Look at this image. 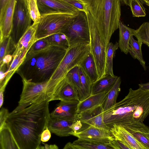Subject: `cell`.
<instances>
[{
	"label": "cell",
	"mask_w": 149,
	"mask_h": 149,
	"mask_svg": "<svg viewBox=\"0 0 149 149\" xmlns=\"http://www.w3.org/2000/svg\"><path fill=\"white\" fill-rule=\"evenodd\" d=\"M83 123L79 120H77L73 123L69 127L73 132H78L83 127Z\"/></svg>",
	"instance_id": "cell-43"
},
{
	"label": "cell",
	"mask_w": 149,
	"mask_h": 149,
	"mask_svg": "<svg viewBox=\"0 0 149 149\" xmlns=\"http://www.w3.org/2000/svg\"><path fill=\"white\" fill-rule=\"evenodd\" d=\"M58 100L62 101H80L77 91L66 76L58 85L50 101Z\"/></svg>",
	"instance_id": "cell-17"
},
{
	"label": "cell",
	"mask_w": 149,
	"mask_h": 149,
	"mask_svg": "<svg viewBox=\"0 0 149 149\" xmlns=\"http://www.w3.org/2000/svg\"><path fill=\"white\" fill-rule=\"evenodd\" d=\"M41 15L53 13H61L77 15L78 9L64 0H37Z\"/></svg>",
	"instance_id": "cell-13"
},
{
	"label": "cell",
	"mask_w": 149,
	"mask_h": 149,
	"mask_svg": "<svg viewBox=\"0 0 149 149\" xmlns=\"http://www.w3.org/2000/svg\"><path fill=\"white\" fill-rule=\"evenodd\" d=\"M91 15L106 47L119 28L121 15L119 0H82Z\"/></svg>",
	"instance_id": "cell-3"
},
{
	"label": "cell",
	"mask_w": 149,
	"mask_h": 149,
	"mask_svg": "<svg viewBox=\"0 0 149 149\" xmlns=\"http://www.w3.org/2000/svg\"><path fill=\"white\" fill-rule=\"evenodd\" d=\"M46 38L51 45L57 46L65 49L69 48L67 38L63 33L54 34L47 36Z\"/></svg>",
	"instance_id": "cell-32"
},
{
	"label": "cell",
	"mask_w": 149,
	"mask_h": 149,
	"mask_svg": "<svg viewBox=\"0 0 149 149\" xmlns=\"http://www.w3.org/2000/svg\"><path fill=\"white\" fill-rule=\"evenodd\" d=\"M123 127L149 149V127L143 122H134Z\"/></svg>",
	"instance_id": "cell-18"
},
{
	"label": "cell",
	"mask_w": 149,
	"mask_h": 149,
	"mask_svg": "<svg viewBox=\"0 0 149 149\" xmlns=\"http://www.w3.org/2000/svg\"><path fill=\"white\" fill-rule=\"evenodd\" d=\"M119 47L118 43L114 44L110 42L106 47L105 73L106 75L114 76L113 71V58L115 56L116 52Z\"/></svg>",
	"instance_id": "cell-28"
},
{
	"label": "cell",
	"mask_w": 149,
	"mask_h": 149,
	"mask_svg": "<svg viewBox=\"0 0 149 149\" xmlns=\"http://www.w3.org/2000/svg\"><path fill=\"white\" fill-rule=\"evenodd\" d=\"M118 77L106 75L97 80L92 84L91 95L103 92L107 93L114 84Z\"/></svg>",
	"instance_id": "cell-24"
},
{
	"label": "cell",
	"mask_w": 149,
	"mask_h": 149,
	"mask_svg": "<svg viewBox=\"0 0 149 149\" xmlns=\"http://www.w3.org/2000/svg\"><path fill=\"white\" fill-rule=\"evenodd\" d=\"M134 36L137 40L145 43L149 47V22L143 23L135 30Z\"/></svg>",
	"instance_id": "cell-33"
},
{
	"label": "cell",
	"mask_w": 149,
	"mask_h": 149,
	"mask_svg": "<svg viewBox=\"0 0 149 149\" xmlns=\"http://www.w3.org/2000/svg\"><path fill=\"white\" fill-rule=\"evenodd\" d=\"M149 97V91L130 88L121 101L103 112L104 121L111 129L113 126L124 127L134 122L133 116L137 107Z\"/></svg>",
	"instance_id": "cell-4"
},
{
	"label": "cell",
	"mask_w": 149,
	"mask_h": 149,
	"mask_svg": "<svg viewBox=\"0 0 149 149\" xmlns=\"http://www.w3.org/2000/svg\"><path fill=\"white\" fill-rule=\"evenodd\" d=\"M48 100L38 101L10 113L6 124L20 149H37L50 117Z\"/></svg>",
	"instance_id": "cell-1"
},
{
	"label": "cell",
	"mask_w": 149,
	"mask_h": 149,
	"mask_svg": "<svg viewBox=\"0 0 149 149\" xmlns=\"http://www.w3.org/2000/svg\"><path fill=\"white\" fill-rule=\"evenodd\" d=\"M70 135L78 139L101 143L109 145L114 139L110 130L101 129L88 126L76 132L71 131Z\"/></svg>",
	"instance_id": "cell-12"
},
{
	"label": "cell",
	"mask_w": 149,
	"mask_h": 149,
	"mask_svg": "<svg viewBox=\"0 0 149 149\" xmlns=\"http://www.w3.org/2000/svg\"><path fill=\"white\" fill-rule=\"evenodd\" d=\"M28 10L33 23L38 22L41 15L39 11L37 0H26Z\"/></svg>",
	"instance_id": "cell-35"
},
{
	"label": "cell",
	"mask_w": 149,
	"mask_h": 149,
	"mask_svg": "<svg viewBox=\"0 0 149 149\" xmlns=\"http://www.w3.org/2000/svg\"><path fill=\"white\" fill-rule=\"evenodd\" d=\"M77 15L61 13L41 15L37 24L36 41L54 34L62 33L73 22Z\"/></svg>",
	"instance_id": "cell-6"
},
{
	"label": "cell",
	"mask_w": 149,
	"mask_h": 149,
	"mask_svg": "<svg viewBox=\"0 0 149 149\" xmlns=\"http://www.w3.org/2000/svg\"><path fill=\"white\" fill-rule=\"evenodd\" d=\"M90 53L89 43L77 44L69 47L59 65L47 82L45 94L50 101L60 82L68 72Z\"/></svg>",
	"instance_id": "cell-5"
},
{
	"label": "cell",
	"mask_w": 149,
	"mask_h": 149,
	"mask_svg": "<svg viewBox=\"0 0 149 149\" xmlns=\"http://www.w3.org/2000/svg\"><path fill=\"white\" fill-rule=\"evenodd\" d=\"M79 72L81 85V91L79 95L80 102L84 100L91 95L92 84L79 67Z\"/></svg>",
	"instance_id": "cell-30"
},
{
	"label": "cell",
	"mask_w": 149,
	"mask_h": 149,
	"mask_svg": "<svg viewBox=\"0 0 149 149\" xmlns=\"http://www.w3.org/2000/svg\"><path fill=\"white\" fill-rule=\"evenodd\" d=\"M31 19L26 0H16L10 36L16 45L31 25Z\"/></svg>",
	"instance_id": "cell-9"
},
{
	"label": "cell",
	"mask_w": 149,
	"mask_h": 149,
	"mask_svg": "<svg viewBox=\"0 0 149 149\" xmlns=\"http://www.w3.org/2000/svg\"><path fill=\"white\" fill-rule=\"evenodd\" d=\"M38 23H33L20 38L16 45L13 57L19 56L24 60L30 48L36 41L35 35Z\"/></svg>",
	"instance_id": "cell-16"
},
{
	"label": "cell",
	"mask_w": 149,
	"mask_h": 149,
	"mask_svg": "<svg viewBox=\"0 0 149 149\" xmlns=\"http://www.w3.org/2000/svg\"><path fill=\"white\" fill-rule=\"evenodd\" d=\"M16 0H0V42L11 35Z\"/></svg>",
	"instance_id": "cell-11"
},
{
	"label": "cell",
	"mask_w": 149,
	"mask_h": 149,
	"mask_svg": "<svg viewBox=\"0 0 149 149\" xmlns=\"http://www.w3.org/2000/svg\"><path fill=\"white\" fill-rule=\"evenodd\" d=\"M106 94L107 93L103 92L91 95L84 100L79 102L78 105L77 114L102 104Z\"/></svg>",
	"instance_id": "cell-21"
},
{
	"label": "cell",
	"mask_w": 149,
	"mask_h": 149,
	"mask_svg": "<svg viewBox=\"0 0 149 149\" xmlns=\"http://www.w3.org/2000/svg\"><path fill=\"white\" fill-rule=\"evenodd\" d=\"M23 87L18 105L27 107L37 101L48 100L45 94L48 81L42 83H34L22 79Z\"/></svg>",
	"instance_id": "cell-10"
},
{
	"label": "cell",
	"mask_w": 149,
	"mask_h": 149,
	"mask_svg": "<svg viewBox=\"0 0 149 149\" xmlns=\"http://www.w3.org/2000/svg\"><path fill=\"white\" fill-rule=\"evenodd\" d=\"M143 4L140 0H130L129 6L130 8L133 17H144L146 12Z\"/></svg>",
	"instance_id": "cell-36"
},
{
	"label": "cell",
	"mask_w": 149,
	"mask_h": 149,
	"mask_svg": "<svg viewBox=\"0 0 149 149\" xmlns=\"http://www.w3.org/2000/svg\"><path fill=\"white\" fill-rule=\"evenodd\" d=\"M72 143L78 149H116L103 143L78 139Z\"/></svg>",
	"instance_id": "cell-29"
},
{
	"label": "cell",
	"mask_w": 149,
	"mask_h": 149,
	"mask_svg": "<svg viewBox=\"0 0 149 149\" xmlns=\"http://www.w3.org/2000/svg\"><path fill=\"white\" fill-rule=\"evenodd\" d=\"M66 2L71 5L80 12L85 13L87 11L82 0H64Z\"/></svg>",
	"instance_id": "cell-38"
},
{
	"label": "cell",
	"mask_w": 149,
	"mask_h": 149,
	"mask_svg": "<svg viewBox=\"0 0 149 149\" xmlns=\"http://www.w3.org/2000/svg\"><path fill=\"white\" fill-rule=\"evenodd\" d=\"M51 137V132L47 127L43 131L41 136V141L43 142L47 141Z\"/></svg>",
	"instance_id": "cell-41"
},
{
	"label": "cell",
	"mask_w": 149,
	"mask_h": 149,
	"mask_svg": "<svg viewBox=\"0 0 149 149\" xmlns=\"http://www.w3.org/2000/svg\"><path fill=\"white\" fill-rule=\"evenodd\" d=\"M61 33L66 36L69 47L78 44L89 43V30L86 13L80 12L73 22Z\"/></svg>",
	"instance_id": "cell-8"
},
{
	"label": "cell",
	"mask_w": 149,
	"mask_h": 149,
	"mask_svg": "<svg viewBox=\"0 0 149 149\" xmlns=\"http://www.w3.org/2000/svg\"><path fill=\"white\" fill-rule=\"evenodd\" d=\"M9 113L7 109L4 108L1 109L0 111V129L5 124Z\"/></svg>",
	"instance_id": "cell-40"
},
{
	"label": "cell",
	"mask_w": 149,
	"mask_h": 149,
	"mask_svg": "<svg viewBox=\"0 0 149 149\" xmlns=\"http://www.w3.org/2000/svg\"><path fill=\"white\" fill-rule=\"evenodd\" d=\"M121 79L118 77L115 83L110 89L107 93L105 99L102 104L104 111L115 105L119 93L120 91Z\"/></svg>",
	"instance_id": "cell-26"
},
{
	"label": "cell",
	"mask_w": 149,
	"mask_h": 149,
	"mask_svg": "<svg viewBox=\"0 0 149 149\" xmlns=\"http://www.w3.org/2000/svg\"><path fill=\"white\" fill-rule=\"evenodd\" d=\"M15 48L16 45L10 36L0 42V62L6 55H13Z\"/></svg>",
	"instance_id": "cell-31"
},
{
	"label": "cell",
	"mask_w": 149,
	"mask_h": 149,
	"mask_svg": "<svg viewBox=\"0 0 149 149\" xmlns=\"http://www.w3.org/2000/svg\"><path fill=\"white\" fill-rule=\"evenodd\" d=\"M110 131L115 139L122 141L133 149H148L122 127L114 125Z\"/></svg>",
	"instance_id": "cell-19"
},
{
	"label": "cell",
	"mask_w": 149,
	"mask_h": 149,
	"mask_svg": "<svg viewBox=\"0 0 149 149\" xmlns=\"http://www.w3.org/2000/svg\"><path fill=\"white\" fill-rule=\"evenodd\" d=\"M41 149H58V146L55 144H45L43 146H41Z\"/></svg>",
	"instance_id": "cell-45"
},
{
	"label": "cell",
	"mask_w": 149,
	"mask_h": 149,
	"mask_svg": "<svg viewBox=\"0 0 149 149\" xmlns=\"http://www.w3.org/2000/svg\"><path fill=\"white\" fill-rule=\"evenodd\" d=\"M79 70L78 65L74 67L68 72L66 77L77 91L79 97L81 85Z\"/></svg>",
	"instance_id": "cell-34"
},
{
	"label": "cell",
	"mask_w": 149,
	"mask_h": 149,
	"mask_svg": "<svg viewBox=\"0 0 149 149\" xmlns=\"http://www.w3.org/2000/svg\"><path fill=\"white\" fill-rule=\"evenodd\" d=\"M73 123L63 119L50 117L47 127L52 133L60 137L70 136L69 133L72 131L70 126Z\"/></svg>",
	"instance_id": "cell-20"
},
{
	"label": "cell",
	"mask_w": 149,
	"mask_h": 149,
	"mask_svg": "<svg viewBox=\"0 0 149 149\" xmlns=\"http://www.w3.org/2000/svg\"><path fill=\"white\" fill-rule=\"evenodd\" d=\"M13 56L12 55L8 54L6 55L3 59L2 61L0 62V66L5 64L6 65L8 68L10 64V63L12 61Z\"/></svg>",
	"instance_id": "cell-44"
},
{
	"label": "cell",
	"mask_w": 149,
	"mask_h": 149,
	"mask_svg": "<svg viewBox=\"0 0 149 149\" xmlns=\"http://www.w3.org/2000/svg\"><path fill=\"white\" fill-rule=\"evenodd\" d=\"M119 29V47L121 52L127 54L128 53L129 43L130 38L134 36L135 30L129 28L120 21Z\"/></svg>",
	"instance_id": "cell-23"
},
{
	"label": "cell",
	"mask_w": 149,
	"mask_h": 149,
	"mask_svg": "<svg viewBox=\"0 0 149 149\" xmlns=\"http://www.w3.org/2000/svg\"><path fill=\"white\" fill-rule=\"evenodd\" d=\"M68 49L51 45L36 52L27 53L16 72L22 77L34 83L49 81L64 57Z\"/></svg>",
	"instance_id": "cell-2"
},
{
	"label": "cell",
	"mask_w": 149,
	"mask_h": 149,
	"mask_svg": "<svg viewBox=\"0 0 149 149\" xmlns=\"http://www.w3.org/2000/svg\"><path fill=\"white\" fill-rule=\"evenodd\" d=\"M51 45L46 38L40 39L34 43L27 53L31 54L38 52Z\"/></svg>",
	"instance_id": "cell-37"
},
{
	"label": "cell",
	"mask_w": 149,
	"mask_h": 149,
	"mask_svg": "<svg viewBox=\"0 0 149 149\" xmlns=\"http://www.w3.org/2000/svg\"><path fill=\"white\" fill-rule=\"evenodd\" d=\"M79 102L62 101L57 105L56 108L50 113V117L72 122L76 120L77 107Z\"/></svg>",
	"instance_id": "cell-15"
},
{
	"label": "cell",
	"mask_w": 149,
	"mask_h": 149,
	"mask_svg": "<svg viewBox=\"0 0 149 149\" xmlns=\"http://www.w3.org/2000/svg\"><path fill=\"white\" fill-rule=\"evenodd\" d=\"M8 68L6 65L0 66V85L2 84L7 75V70Z\"/></svg>",
	"instance_id": "cell-42"
},
{
	"label": "cell",
	"mask_w": 149,
	"mask_h": 149,
	"mask_svg": "<svg viewBox=\"0 0 149 149\" xmlns=\"http://www.w3.org/2000/svg\"><path fill=\"white\" fill-rule=\"evenodd\" d=\"M79 66L92 84L97 80L98 75L96 65L93 56L90 53L81 62Z\"/></svg>",
	"instance_id": "cell-22"
},
{
	"label": "cell",
	"mask_w": 149,
	"mask_h": 149,
	"mask_svg": "<svg viewBox=\"0 0 149 149\" xmlns=\"http://www.w3.org/2000/svg\"><path fill=\"white\" fill-rule=\"evenodd\" d=\"M62 149H78L75 148L72 143L68 142L65 145Z\"/></svg>",
	"instance_id": "cell-47"
},
{
	"label": "cell",
	"mask_w": 149,
	"mask_h": 149,
	"mask_svg": "<svg viewBox=\"0 0 149 149\" xmlns=\"http://www.w3.org/2000/svg\"><path fill=\"white\" fill-rule=\"evenodd\" d=\"M139 88L147 91H149V82L146 83H141L139 84Z\"/></svg>",
	"instance_id": "cell-46"
},
{
	"label": "cell",
	"mask_w": 149,
	"mask_h": 149,
	"mask_svg": "<svg viewBox=\"0 0 149 149\" xmlns=\"http://www.w3.org/2000/svg\"><path fill=\"white\" fill-rule=\"evenodd\" d=\"M102 104L91 109L78 113L76 120H80L83 124L99 128L110 130L105 123Z\"/></svg>",
	"instance_id": "cell-14"
},
{
	"label": "cell",
	"mask_w": 149,
	"mask_h": 149,
	"mask_svg": "<svg viewBox=\"0 0 149 149\" xmlns=\"http://www.w3.org/2000/svg\"><path fill=\"white\" fill-rule=\"evenodd\" d=\"M140 1L143 4L145 3L147 6H149V0H142Z\"/></svg>",
	"instance_id": "cell-48"
},
{
	"label": "cell",
	"mask_w": 149,
	"mask_h": 149,
	"mask_svg": "<svg viewBox=\"0 0 149 149\" xmlns=\"http://www.w3.org/2000/svg\"><path fill=\"white\" fill-rule=\"evenodd\" d=\"M37 149H41V146H40Z\"/></svg>",
	"instance_id": "cell-49"
},
{
	"label": "cell",
	"mask_w": 149,
	"mask_h": 149,
	"mask_svg": "<svg viewBox=\"0 0 149 149\" xmlns=\"http://www.w3.org/2000/svg\"><path fill=\"white\" fill-rule=\"evenodd\" d=\"M85 13L89 30L90 53L95 63L98 80L106 76V47L91 15L88 10Z\"/></svg>",
	"instance_id": "cell-7"
},
{
	"label": "cell",
	"mask_w": 149,
	"mask_h": 149,
	"mask_svg": "<svg viewBox=\"0 0 149 149\" xmlns=\"http://www.w3.org/2000/svg\"><path fill=\"white\" fill-rule=\"evenodd\" d=\"M142 44L141 41L136 40L133 36H132L129 43L128 52L134 59L138 60L143 69L146 70V62L143 58L141 52V47Z\"/></svg>",
	"instance_id": "cell-27"
},
{
	"label": "cell",
	"mask_w": 149,
	"mask_h": 149,
	"mask_svg": "<svg viewBox=\"0 0 149 149\" xmlns=\"http://www.w3.org/2000/svg\"><path fill=\"white\" fill-rule=\"evenodd\" d=\"M108 145L116 149H133L122 141L115 139Z\"/></svg>",
	"instance_id": "cell-39"
},
{
	"label": "cell",
	"mask_w": 149,
	"mask_h": 149,
	"mask_svg": "<svg viewBox=\"0 0 149 149\" xmlns=\"http://www.w3.org/2000/svg\"><path fill=\"white\" fill-rule=\"evenodd\" d=\"M0 149H20L6 123L0 129Z\"/></svg>",
	"instance_id": "cell-25"
}]
</instances>
